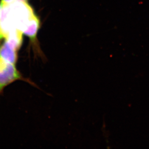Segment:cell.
Here are the masks:
<instances>
[{
    "label": "cell",
    "mask_w": 149,
    "mask_h": 149,
    "mask_svg": "<svg viewBox=\"0 0 149 149\" xmlns=\"http://www.w3.org/2000/svg\"><path fill=\"white\" fill-rule=\"evenodd\" d=\"M9 6L10 18L14 27L23 33L35 16L32 8L25 0H15Z\"/></svg>",
    "instance_id": "1"
},
{
    "label": "cell",
    "mask_w": 149,
    "mask_h": 149,
    "mask_svg": "<svg viewBox=\"0 0 149 149\" xmlns=\"http://www.w3.org/2000/svg\"><path fill=\"white\" fill-rule=\"evenodd\" d=\"M21 78V74L17 69L16 62L0 56V93L7 86Z\"/></svg>",
    "instance_id": "2"
},
{
    "label": "cell",
    "mask_w": 149,
    "mask_h": 149,
    "mask_svg": "<svg viewBox=\"0 0 149 149\" xmlns=\"http://www.w3.org/2000/svg\"><path fill=\"white\" fill-rule=\"evenodd\" d=\"M39 20L37 16H35L30 21L23 33L28 36L32 41H34L37 33L39 29Z\"/></svg>",
    "instance_id": "3"
},
{
    "label": "cell",
    "mask_w": 149,
    "mask_h": 149,
    "mask_svg": "<svg viewBox=\"0 0 149 149\" xmlns=\"http://www.w3.org/2000/svg\"><path fill=\"white\" fill-rule=\"evenodd\" d=\"M15 1V0H1V3L3 6H7V5L11 4Z\"/></svg>",
    "instance_id": "4"
},
{
    "label": "cell",
    "mask_w": 149,
    "mask_h": 149,
    "mask_svg": "<svg viewBox=\"0 0 149 149\" xmlns=\"http://www.w3.org/2000/svg\"><path fill=\"white\" fill-rule=\"evenodd\" d=\"M2 7H3V6H2V4H1V3H0V12H1V11ZM3 38V36H1V33H0V40L2 39Z\"/></svg>",
    "instance_id": "5"
}]
</instances>
